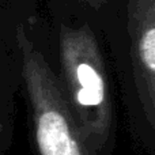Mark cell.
<instances>
[{"mask_svg":"<svg viewBox=\"0 0 155 155\" xmlns=\"http://www.w3.org/2000/svg\"><path fill=\"white\" fill-rule=\"evenodd\" d=\"M60 83L88 142L101 150L109 142L113 107L99 44L88 25L63 23L59 33Z\"/></svg>","mask_w":155,"mask_h":155,"instance_id":"cell-1","label":"cell"},{"mask_svg":"<svg viewBox=\"0 0 155 155\" xmlns=\"http://www.w3.org/2000/svg\"><path fill=\"white\" fill-rule=\"evenodd\" d=\"M15 40L38 155H98L74 116L60 79L22 23L15 29Z\"/></svg>","mask_w":155,"mask_h":155,"instance_id":"cell-2","label":"cell"},{"mask_svg":"<svg viewBox=\"0 0 155 155\" xmlns=\"http://www.w3.org/2000/svg\"><path fill=\"white\" fill-rule=\"evenodd\" d=\"M135 91L155 131V0H127Z\"/></svg>","mask_w":155,"mask_h":155,"instance_id":"cell-3","label":"cell"},{"mask_svg":"<svg viewBox=\"0 0 155 155\" xmlns=\"http://www.w3.org/2000/svg\"><path fill=\"white\" fill-rule=\"evenodd\" d=\"M84 2L87 3L91 8H94V10H99V8L104 5L105 0H84Z\"/></svg>","mask_w":155,"mask_h":155,"instance_id":"cell-4","label":"cell"}]
</instances>
